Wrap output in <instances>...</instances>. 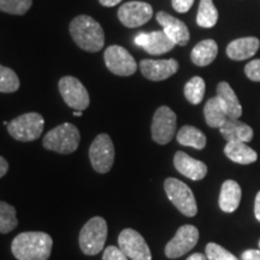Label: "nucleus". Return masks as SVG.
Segmentation results:
<instances>
[{
  "instance_id": "obj_1",
  "label": "nucleus",
  "mask_w": 260,
  "mask_h": 260,
  "mask_svg": "<svg viewBox=\"0 0 260 260\" xmlns=\"http://www.w3.org/2000/svg\"><path fill=\"white\" fill-rule=\"evenodd\" d=\"M53 240L46 233H21L14 239L11 252L17 260H48Z\"/></svg>"
},
{
  "instance_id": "obj_2",
  "label": "nucleus",
  "mask_w": 260,
  "mask_h": 260,
  "mask_svg": "<svg viewBox=\"0 0 260 260\" xmlns=\"http://www.w3.org/2000/svg\"><path fill=\"white\" fill-rule=\"evenodd\" d=\"M70 34L80 48L98 52L104 46V30L95 19L89 16H77L70 23Z\"/></svg>"
},
{
  "instance_id": "obj_3",
  "label": "nucleus",
  "mask_w": 260,
  "mask_h": 260,
  "mask_svg": "<svg viewBox=\"0 0 260 260\" xmlns=\"http://www.w3.org/2000/svg\"><path fill=\"white\" fill-rule=\"evenodd\" d=\"M80 140L79 129L71 123H63L45 135L42 145L48 151L60 154H70L79 147Z\"/></svg>"
},
{
  "instance_id": "obj_4",
  "label": "nucleus",
  "mask_w": 260,
  "mask_h": 260,
  "mask_svg": "<svg viewBox=\"0 0 260 260\" xmlns=\"http://www.w3.org/2000/svg\"><path fill=\"white\" fill-rule=\"evenodd\" d=\"M107 237V223L102 217H93L80 232V248L86 255H95L103 251Z\"/></svg>"
},
{
  "instance_id": "obj_5",
  "label": "nucleus",
  "mask_w": 260,
  "mask_h": 260,
  "mask_svg": "<svg viewBox=\"0 0 260 260\" xmlns=\"http://www.w3.org/2000/svg\"><path fill=\"white\" fill-rule=\"evenodd\" d=\"M44 125V117L40 113L29 112L9 122L8 132L17 141L29 142L40 138Z\"/></svg>"
},
{
  "instance_id": "obj_6",
  "label": "nucleus",
  "mask_w": 260,
  "mask_h": 260,
  "mask_svg": "<svg viewBox=\"0 0 260 260\" xmlns=\"http://www.w3.org/2000/svg\"><path fill=\"white\" fill-rule=\"evenodd\" d=\"M164 189L169 200L182 214L187 217H194L198 213V205L193 191L186 183L170 177L164 182Z\"/></svg>"
},
{
  "instance_id": "obj_7",
  "label": "nucleus",
  "mask_w": 260,
  "mask_h": 260,
  "mask_svg": "<svg viewBox=\"0 0 260 260\" xmlns=\"http://www.w3.org/2000/svg\"><path fill=\"white\" fill-rule=\"evenodd\" d=\"M89 160L94 170L99 174H107L115 161V147L107 134H99L89 147Z\"/></svg>"
},
{
  "instance_id": "obj_8",
  "label": "nucleus",
  "mask_w": 260,
  "mask_h": 260,
  "mask_svg": "<svg viewBox=\"0 0 260 260\" xmlns=\"http://www.w3.org/2000/svg\"><path fill=\"white\" fill-rule=\"evenodd\" d=\"M176 113L170 107L160 106L155 111L152 121V139L159 145H167L176 133Z\"/></svg>"
},
{
  "instance_id": "obj_9",
  "label": "nucleus",
  "mask_w": 260,
  "mask_h": 260,
  "mask_svg": "<svg viewBox=\"0 0 260 260\" xmlns=\"http://www.w3.org/2000/svg\"><path fill=\"white\" fill-rule=\"evenodd\" d=\"M58 87L64 102L75 111H84L89 106V94L76 77H63L58 83Z\"/></svg>"
},
{
  "instance_id": "obj_10",
  "label": "nucleus",
  "mask_w": 260,
  "mask_h": 260,
  "mask_svg": "<svg viewBox=\"0 0 260 260\" xmlns=\"http://www.w3.org/2000/svg\"><path fill=\"white\" fill-rule=\"evenodd\" d=\"M119 249L132 260H152L151 249L144 236L134 229L122 230L118 236Z\"/></svg>"
},
{
  "instance_id": "obj_11",
  "label": "nucleus",
  "mask_w": 260,
  "mask_h": 260,
  "mask_svg": "<svg viewBox=\"0 0 260 260\" xmlns=\"http://www.w3.org/2000/svg\"><path fill=\"white\" fill-rule=\"evenodd\" d=\"M198 241H199V230L190 224L182 225L177 230L176 235L165 246V255L170 259L180 258L194 248Z\"/></svg>"
},
{
  "instance_id": "obj_12",
  "label": "nucleus",
  "mask_w": 260,
  "mask_h": 260,
  "mask_svg": "<svg viewBox=\"0 0 260 260\" xmlns=\"http://www.w3.org/2000/svg\"><path fill=\"white\" fill-rule=\"evenodd\" d=\"M104 59H105L107 69L118 76H130L135 74L138 69V64L132 54L118 45L107 47L104 54Z\"/></svg>"
},
{
  "instance_id": "obj_13",
  "label": "nucleus",
  "mask_w": 260,
  "mask_h": 260,
  "mask_svg": "<svg viewBox=\"0 0 260 260\" xmlns=\"http://www.w3.org/2000/svg\"><path fill=\"white\" fill-rule=\"evenodd\" d=\"M153 16V9L147 3L129 2L118 10V18L128 28L141 27Z\"/></svg>"
},
{
  "instance_id": "obj_14",
  "label": "nucleus",
  "mask_w": 260,
  "mask_h": 260,
  "mask_svg": "<svg viewBox=\"0 0 260 260\" xmlns=\"http://www.w3.org/2000/svg\"><path fill=\"white\" fill-rule=\"evenodd\" d=\"M134 42L139 47H142L146 52L153 56L167 53L176 46L162 30L140 32L135 37Z\"/></svg>"
},
{
  "instance_id": "obj_15",
  "label": "nucleus",
  "mask_w": 260,
  "mask_h": 260,
  "mask_svg": "<svg viewBox=\"0 0 260 260\" xmlns=\"http://www.w3.org/2000/svg\"><path fill=\"white\" fill-rule=\"evenodd\" d=\"M157 21L162 27V31L170 38V40L175 45L186 46L189 41L190 35L187 25L183 22L174 17V16L167 14V12H158Z\"/></svg>"
},
{
  "instance_id": "obj_16",
  "label": "nucleus",
  "mask_w": 260,
  "mask_h": 260,
  "mask_svg": "<svg viewBox=\"0 0 260 260\" xmlns=\"http://www.w3.org/2000/svg\"><path fill=\"white\" fill-rule=\"evenodd\" d=\"M140 68H141V73L146 79L151 81H162L177 73L178 61L175 59H144L140 64Z\"/></svg>"
},
{
  "instance_id": "obj_17",
  "label": "nucleus",
  "mask_w": 260,
  "mask_h": 260,
  "mask_svg": "<svg viewBox=\"0 0 260 260\" xmlns=\"http://www.w3.org/2000/svg\"><path fill=\"white\" fill-rule=\"evenodd\" d=\"M174 165L180 174L193 181L203 180L207 174V167L205 162L197 160L181 151L175 154Z\"/></svg>"
},
{
  "instance_id": "obj_18",
  "label": "nucleus",
  "mask_w": 260,
  "mask_h": 260,
  "mask_svg": "<svg viewBox=\"0 0 260 260\" xmlns=\"http://www.w3.org/2000/svg\"><path fill=\"white\" fill-rule=\"evenodd\" d=\"M217 99L225 111L228 118L239 119L241 117L242 106L229 83H218V86H217Z\"/></svg>"
},
{
  "instance_id": "obj_19",
  "label": "nucleus",
  "mask_w": 260,
  "mask_h": 260,
  "mask_svg": "<svg viewBox=\"0 0 260 260\" xmlns=\"http://www.w3.org/2000/svg\"><path fill=\"white\" fill-rule=\"evenodd\" d=\"M260 47L259 39L254 37L241 38L228 45L226 54L233 60H245L253 57Z\"/></svg>"
},
{
  "instance_id": "obj_20",
  "label": "nucleus",
  "mask_w": 260,
  "mask_h": 260,
  "mask_svg": "<svg viewBox=\"0 0 260 260\" xmlns=\"http://www.w3.org/2000/svg\"><path fill=\"white\" fill-rule=\"evenodd\" d=\"M219 132L228 142L241 141L248 144L253 139V129L239 119L228 118L219 128Z\"/></svg>"
},
{
  "instance_id": "obj_21",
  "label": "nucleus",
  "mask_w": 260,
  "mask_h": 260,
  "mask_svg": "<svg viewBox=\"0 0 260 260\" xmlns=\"http://www.w3.org/2000/svg\"><path fill=\"white\" fill-rule=\"evenodd\" d=\"M242 190L240 184L233 180H228L223 183L219 194V207L223 212L232 213L237 210L241 201Z\"/></svg>"
},
{
  "instance_id": "obj_22",
  "label": "nucleus",
  "mask_w": 260,
  "mask_h": 260,
  "mask_svg": "<svg viewBox=\"0 0 260 260\" xmlns=\"http://www.w3.org/2000/svg\"><path fill=\"white\" fill-rule=\"evenodd\" d=\"M224 153L232 161L242 165L252 164L258 159V154L254 149L249 147L246 142L241 141L228 142L224 147Z\"/></svg>"
},
{
  "instance_id": "obj_23",
  "label": "nucleus",
  "mask_w": 260,
  "mask_h": 260,
  "mask_svg": "<svg viewBox=\"0 0 260 260\" xmlns=\"http://www.w3.org/2000/svg\"><path fill=\"white\" fill-rule=\"evenodd\" d=\"M218 54V46L214 40H203L191 51V61L198 67H207L216 59Z\"/></svg>"
},
{
  "instance_id": "obj_24",
  "label": "nucleus",
  "mask_w": 260,
  "mask_h": 260,
  "mask_svg": "<svg viewBox=\"0 0 260 260\" xmlns=\"http://www.w3.org/2000/svg\"><path fill=\"white\" fill-rule=\"evenodd\" d=\"M177 142L182 146H188L195 149H203L206 146V136L201 130L191 125H184L176 135Z\"/></svg>"
},
{
  "instance_id": "obj_25",
  "label": "nucleus",
  "mask_w": 260,
  "mask_h": 260,
  "mask_svg": "<svg viewBox=\"0 0 260 260\" xmlns=\"http://www.w3.org/2000/svg\"><path fill=\"white\" fill-rule=\"evenodd\" d=\"M205 121L211 128H220L228 119V116L224 109L220 105L217 96L207 100L204 107Z\"/></svg>"
},
{
  "instance_id": "obj_26",
  "label": "nucleus",
  "mask_w": 260,
  "mask_h": 260,
  "mask_svg": "<svg viewBox=\"0 0 260 260\" xmlns=\"http://www.w3.org/2000/svg\"><path fill=\"white\" fill-rule=\"evenodd\" d=\"M218 21V11L212 0H201L198 10L197 23L201 28H212Z\"/></svg>"
},
{
  "instance_id": "obj_27",
  "label": "nucleus",
  "mask_w": 260,
  "mask_h": 260,
  "mask_svg": "<svg viewBox=\"0 0 260 260\" xmlns=\"http://www.w3.org/2000/svg\"><path fill=\"white\" fill-rule=\"evenodd\" d=\"M18 225L16 209L12 205L0 201V233L8 234Z\"/></svg>"
},
{
  "instance_id": "obj_28",
  "label": "nucleus",
  "mask_w": 260,
  "mask_h": 260,
  "mask_svg": "<svg viewBox=\"0 0 260 260\" xmlns=\"http://www.w3.org/2000/svg\"><path fill=\"white\" fill-rule=\"evenodd\" d=\"M205 81L199 76H194L184 86V96L193 105L203 102L205 95Z\"/></svg>"
},
{
  "instance_id": "obj_29",
  "label": "nucleus",
  "mask_w": 260,
  "mask_h": 260,
  "mask_svg": "<svg viewBox=\"0 0 260 260\" xmlns=\"http://www.w3.org/2000/svg\"><path fill=\"white\" fill-rule=\"evenodd\" d=\"M19 88V80L16 73L10 68L0 65V92L14 93Z\"/></svg>"
},
{
  "instance_id": "obj_30",
  "label": "nucleus",
  "mask_w": 260,
  "mask_h": 260,
  "mask_svg": "<svg viewBox=\"0 0 260 260\" xmlns=\"http://www.w3.org/2000/svg\"><path fill=\"white\" fill-rule=\"evenodd\" d=\"M32 0H0V11L11 15H24L31 8Z\"/></svg>"
},
{
  "instance_id": "obj_31",
  "label": "nucleus",
  "mask_w": 260,
  "mask_h": 260,
  "mask_svg": "<svg viewBox=\"0 0 260 260\" xmlns=\"http://www.w3.org/2000/svg\"><path fill=\"white\" fill-rule=\"evenodd\" d=\"M205 251H206L207 260H240L233 253L226 251L224 247L213 242L207 243Z\"/></svg>"
},
{
  "instance_id": "obj_32",
  "label": "nucleus",
  "mask_w": 260,
  "mask_h": 260,
  "mask_svg": "<svg viewBox=\"0 0 260 260\" xmlns=\"http://www.w3.org/2000/svg\"><path fill=\"white\" fill-rule=\"evenodd\" d=\"M245 74L251 81L260 82V59L249 61L245 68Z\"/></svg>"
},
{
  "instance_id": "obj_33",
  "label": "nucleus",
  "mask_w": 260,
  "mask_h": 260,
  "mask_svg": "<svg viewBox=\"0 0 260 260\" xmlns=\"http://www.w3.org/2000/svg\"><path fill=\"white\" fill-rule=\"evenodd\" d=\"M103 260H129V258L119 249V247L109 246L103 253Z\"/></svg>"
},
{
  "instance_id": "obj_34",
  "label": "nucleus",
  "mask_w": 260,
  "mask_h": 260,
  "mask_svg": "<svg viewBox=\"0 0 260 260\" xmlns=\"http://www.w3.org/2000/svg\"><path fill=\"white\" fill-rule=\"evenodd\" d=\"M172 8L176 10L180 14L189 11V9L193 6L194 0H171Z\"/></svg>"
},
{
  "instance_id": "obj_35",
  "label": "nucleus",
  "mask_w": 260,
  "mask_h": 260,
  "mask_svg": "<svg viewBox=\"0 0 260 260\" xmlns=\"http://www.w3.org/2000/svg\"><path fill=\"white\" fill-rule=\"evenodd\" d=\"M241 260H260V251L258 249H247L242 253Z\"/></svg>"
},
{
  "instance_id": "obj_36",
  "label": "nucleus",
  "mask_w": 260,
  "mask_h": 260,
  "mask_svg": "<svg viewBox=\"0 0 260 260\" xmlns=\"http://www.w3.org/2000/svg\"><path fill=\"white\" fill-rule=\"evenodd\" d=\"M8 170H9V162L6 161V159L4 157L0 155V178L5 176Z\"/></svg>"
},
{
  "instance_id": "obj_37",
  "label": "nucleus",
  "mask_w": 260,
  "mask_h": 260,
  "mask_svg": "<svg viewBox=\"0 0 260 260\" xmlns=\"http://www.w3.org/2000/svg\"><path fill=\"white\" fill-rule=\"evenodd\" d=\"M254 214H255V218L260 222V191H259L258 194H256V197H255Z\"/></svg>"
},
{
  "instance_id": "obj_38",
  "label": "nucleus",
  "mask_w": 260,
  "mask_h": 260,
  "mask_svg": "<svg viewBox=\"0 0 260 260\" xmlns=\"http://www.w3.org/2000/svg\"><path fill=\"white\" fill-rule=\"evenodd\" d=\"M99 2L103 6H106V8H112V6H116L117 4H119L122 0H99Z\"/></svg>"
},
{
  "instance_id": "obj_39",
  "label": "nucleus",
  "mask_w": 260,
  "mask_h": 260,
  "mask_svg": "<svg viewBox=\"0 0 260 260\" xmlns=\"http://www.w3.org/2000/svg\"><path fill=\"white\" fill-rule=\"evenodd\" d=\"M187 260H207V258L204 254H201V253H194Z\"/></svg>"
},
{
  "instance_id": "obj_40",
  "label": "nucleus",
  "mask_w": 260,
  "mask_h": 260,
  "mask_svg": "<svg viewBox=\"0 0 260 260\" xmlns=\"http://www.w3.org/2000/svg\"><path fill=\"white\" fill-rule=\"evenodd\" d=\"M74 116H76V117L82 116V111H74Z\"/></svg>"
},
{
  "instance_id": "obj_41",
  "label": "nucleus",
  "mask_w": 260,
  "mask_h": 260,
  "mask_svg": "<svg viewBox=\"0 0 260 260\" xmlns=\"http://www.w3.org/2000/svg\"><path fill=\"white\" fill-rule=\"evenodd\" d=\"M259 249H260V240H259Z\"/></svg>"
}]
</instances>
